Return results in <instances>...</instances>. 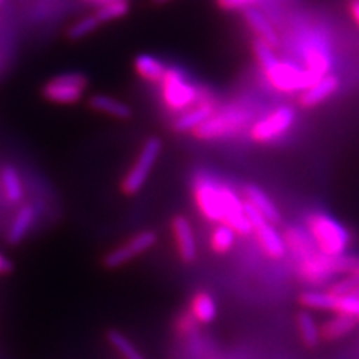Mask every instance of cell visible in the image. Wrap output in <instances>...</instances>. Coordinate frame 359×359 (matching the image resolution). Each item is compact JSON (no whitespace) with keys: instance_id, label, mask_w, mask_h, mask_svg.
Masks as SVG:
<instances>
[{"instance_id":"cell-1","label":"cell","mask_w":359,"mask_h":359,"mask_svg":"<svg viewBox=\"0 0 359 359\" xmlns=\"http://www.w3.org/2000/svg\"><path fill=\"white\" fill-rule=\"evenodd\" d=\"M192 196L201 216L212 223H223L237 235L249 237L253 232L245 216L244 198L207 172H198L192 180Z\"/></svg>"},{"instance_id":"cell-2","label":"cell","mask_w":359,"mask_h":359,"mask_svg":"<svg viewBox=\"0 0 359 359\" xmlns=\"http://www.w3.org/2000/svg\"><path fill=\"white\" fill-rule=\"evenodd\" d=\"M306 231L316 249L327 256H344L352 243L346 226L322 211L310 212L306 219Z\"/></svg>"},{"instance_id":"cell-3","label":"cell","mask_w":359,"mask_h":359,"mask_svg":"<svg viewBox=\"0 0 359 359\" xmlns=\"http://www.w3.org/2000/svg\"><path fill=\"white\" fill-rule=\"evenodd\" d=\"M359 262V256H327L316 250L304 259L297 261V273L302 282L322 286L335 276H347Z\"/></svg>"},{"instance_id":"cell-4","label":"cell","mask_w":359,"mask_h":359,"mask_svg":"<svg viewBox=\"0 0 359 359\" xmlns=\"http://www.w3.org/2000/svg\"><path fill=\"white\" fill-rule=\"evenodd\" d=\"M252 120V114L240 107H229L220 111L216 109L205 123L194 130V137L199 141H212L232 137L240 133Z\"/></svg>"},{"instance_id":"cell-5","label":"cell","mask_w":359,"mask_h":359,"mask_svg":"<svg viewBox=\"0 0 359 359\" xmlns=\"http://www.w3.org/2000/svg\"><path fill=\"white\" fill-rule=\"evenodd\" d=\"M159 86L163 104L174 112H184L201 99L198 88L187 80L184 72L178 67H166Z\"/></svg>"},{"instance_id":"cell-6","label":"cell","mask_w":359,"mask_h":359,"mask_svg":"<svg viewBox=\"0 0 359 359\" xmlns=\"http://www.w3.org/2000/svg\"><path fill=\"white\" fill-rule=\"evenodd\" d=\"M162 149L163 142L157 137H150L144 142L137 161L133 162L130 170L121 180L120 187L123 194L126 196H133L140 194V190L145 186V183H147L156 162L159 161Z\"/></svg>"},{"instance_id":"cell-7","label":"cell","mask_w":359,"mask_h":359,"mask_svg":"<svg viewBox=\"0 0 359 359\" xmlns=\"http://www.w3.org/2000/svg\"><path fill=\"white\" fill-rule=\"evenodd\" d=\"M266 81L282 93H301L302 90L313 86L320 78L314 76L306 67L295 63L277 60L264 71Z\"/></svg>"},{"instance_id":"cell-8","label":"cell","mask_w":359,"mask_h":359,"mask_svg":"<svg viewBox=\"0 0 359 359\" xmlns=\"http://www.w3.org/2000/svg\"><path fill=\"white\" fill-rule=\"evenodd\" d=\"M88 87V78L80 72L54 76L42 87V96L57 105H74L83 99Z\"/></svg>"},{"instance_id":"cell-9","label":"cell","mask_w":359,"mask_h":359,"mask_svg":"<svg viewBox=\"0 0 359 359\" xmlns=\"http://www.w3.org/2000/svg\"><path fill=\"white\" fill-rule=\"evenodd\" d=\"M245 216L249 219L253 233L256 235V240L259 243L261 249L265 255L271 259L280 261L287 255L286 243L283 238V233H280L271 222H268L259 211L253 208L249 202L244 201Z\"/></svg>"},{"instance_id":"cell-10","label":"cell","mask_w":359,"mask_h":359,"mask_svg":"<svg viewBox=\"0 0 359 359\" xmlns=\"http://www.w3.org/2000/svg\"><path fill=\"white\" fill-rule=\"evenodd\" d=\"M297 114L294 108L280 107L257 120L250 129V138L257 144H268L283 137L294 126Z\"/></svg>"},{"instance_id":"cell-11","label":"cell","mask_w":359,"mask_h":359,"mask_svg":"<svg viewBox=\"0 0 359 359\" xmlns=\"http://www.w3.org/2000/svg\"><path fill=\"white\" fill-rule=\"evenodd\" d=\"M156 244H157V233L154 231L138 232L137 235H133L128 243L121 244L116 247V249L108 252L104 256L102 264L107 269H117L123 265H126L132 259H135V257L149 252Z\"/></svg>"},{"instance_id":"cell-12","label":"cell","mask_w":359,"mask_h":359,"mask_svg":"<svg viewBox=\"0 0 359 359\" xmlns=\"http://www.w3.org/2000/svg\"><path fill=\"white\" fill-rule=\"evenodd\" d=\"M171 229L180 259L184 264L195 262L198 257V244L194 228L189 219L183 215L174 216L171 220Z\"/></svg>"},{"instance_id":"cell-13","label":"cell","mask_w":359,"mask_h":359,"mask_svg":"<svg viewBox=\"0 0 359 359\" xmlns=\"http://www.w3.org/2000/svg\"><path fill=\"white\" fill-rule=\"evenodd\" d=\"M216 104L210 97H205L192 107L182 112L174 121L172 129L177 133H189L196 130L202 123H205L216 112Z\"/></svg>"},{"instance_id":"cell-14","label":"cell","mask_w":359,"mask_h":359,"mask_svg":"<svg viewBox=\"0 0 359 359\" xmlns=\"http://www.w3.org/2000/svg\"><path fill=\"white\" fill-rule=\"evenodd\" d=\"M339 87H340L339 78L332 74L325 75L313 86L302 90L298 97V104L306 109L318 107L323 104L325 100H328L337 90H339Z\"/></svg>"},{"instance_id":"cell-15","label":"cell","mask_w":359,"mask_h":359,"mask_svg":"<svg viewBox=\"0 0 359 359\" xmlns=\"http://www.w3.org/2000/svg\"><path fill=\"white\" fill-rule=\"evenodd\" d=\"M244 20L249 27L253 30L256 39L265 42L269 47L277 50L280 47V38L276 29L273 27L271 21H269L261 11L255 8L244 9Z\"/></svg>"},{"instance_id":"cell-16","label":"cell","mask_w":359,"mask_h":359,"mask_svg":"<svg viewBox=\"0 0 359 359\" xmlns=\"http://www.w3.org/2000/svg\"><path fill=\"white\" fill-rule=\"evenodd\" d=\"M243 198L245 202H249L253 208L259 211L268 222L277 224L282 220V215H280L278 208L261 187H257L255 184H245L243 189Z\"/></svg>"},{"instance_id":"cell-17","label":"cell","mask_w":359,"mask_h":359,"mask_svg":"<svg viewBox=\"0 0 359 359\" xmlns=\"http://www.w3.org/2000/svg\"><path fill=\"white\" fill-rule=\"evenodd\" d=\"M304 67L316 78L328 75L332 67L330 51L322 43H311L304 48Z\"/></svg>"},{"instance_id":"cell-18","label":"cell","mask_w":359,"mask_h":359,"mask_svg":"<svg viewBox=\"0 0 359 359\" xmlns=\"http://www.w3.org/2000/svg\"><path fill=\"white\" fill-rule=\"evenodd\" d=\"M283 238L286 243L287 253L294 256L297 261L304 259V257L318 250L306 229L289 226L283 233Z\"/></svg>"},{"instance_id":"cell-19","label":"cell","mask_w":359,"mask_h":359,"mask_svg":"<svg viewBox=\"0 0 359 359\" xmlns=\"http://www.w3.org/2000/svg\"><path fill=\"white\" fill-rule=\"evenodd\" d=\"M133 69L141 80L150 84H161L166 72L165 63L151 54L142 53L133 59Z\"/></svg>"},{"instance_id":"cell-20","label":"cell","mask_w":359,"mask_h":359,"mask_svg":"<svg viewBox=\"0 0 359 359\" xmlns=\"http://www.w3.org/2000/svg\"><path fill=\"white\" fill-rule=\"evenodd\" d=\"M88 105L96 112H102L118 120H129L133 117V111L126 102L108 95H93L88 99Z\"/></svg>"},{"instance_id":"cell-21","label":"cell","mask_w":359,"mask_h":359,"mask_svg":"<svg viewBox=\"0 0 359 359\" xmlns=\"http://www.w3.org/2000/svg\"><path fill=\"white\" fill-rule=\"evenodd\" d=\"M189 313L196 323L208 325L217 316V304L208 292L199 290L189 302Z\"/></svg>"},{"instance_id":"cell-22","label":"cell","mask_w":359,"mask_h":359,"mask_svg":"<svg viewBox=\"0 0 359 359\" xmlns=\"http://www.w3.org/2000/svg\"><path fill=\"white\" fill-rule=\"evenodd\" d=\"M359 323V319L346 316V314H334L320 327V339L325 341L340 340L347 334H351Z\"/></svg>"},{"instance_id":"cell-23","label":"cell","mask_w":359,"mask_h":359,"mask_svg":"<svg viewBox=\"0 0 359 359\" xmlns=\"http://www.w3.org/2000/svg\"><path fill=\"white\" fill-rule=\"evenodd\" d=\"M35 219H36V210L32 205H22L18 210L17 216L14 217L13 223H11V226L8 229V233H6L8 243L14 245V244H20L22 240H25L27 232L33 226V223H35Z\"/></svg>"},{"instance_id":"cell-24","label":"cell","mask_w":359,"mask_h":359,"mask_svg":"<svg viewBox=\"0 0 359 359\" xmlns=\"http://www.w3.org/2000/svg\"><path fill=\"white\" fill-rule=\"evenodd\" d=\"M298 332L302 343H304L309 349H314L320 343V328L318 327L316 320L309 311H299L297 316Z\"/></svg>"},{"instance_id":"cell-25","label":"cell","mask_w":359,"mask_h":359,"mask_svg":"<svg viewBox=\"0 0 359 359\" xmlns=\"http://www.w3.org/2000/svg\"><path fill=\"white\" fill-rule=\"evenodd\" d=\"M2 187L5 198L11 204H20L22 198H25L21 177L14 166L8 165L2 170Z\"/></svg>"},{"instance_id":"cell-26","label":"cell","mask_w":359,"mask_h":359,"mask_svg":"<svg viewBox=\"0 0 359 359\" xmlns=\"http://www.w3.org/2000/svg\"><path fill=\"white\" fill-rule=\"evenodd\" d=\"M237 233L228 224L217 223L216 228L210 233V247L216 255H228L235 245Z\"/></svg>"},{"instance_id":"cell-27","label":"cell","mask_w":359,"mask_h":359,"mask_svg":"<svg viewBox=\"0 0 359 359\" xmlns=\"http://www.w3.org/2000/svg\"><path fill=\"white\" fill-rule=\"evenodd\" d=\"M130 11V2L129 0H109V2L97 6V11L95 15L100 21V25L105 22H111L126 17Z\"/></svg>"},{"instance_id":"cell-28","label":"cell","mask_w":359,"mask_h":359,"mask_svg":"<svg viewBox=\"0 0 359 359\" xmlns=\"http://www.w3.org/2000/svg\"><path fill=\"white\" fill-rule=\"evenodd\" d=\"M107 339L109 344L114 347V349L125 358V359H145L135 344L128 339V337L118 330H109L107 332Z\"/></svg>"},{"instance_id":"cell-29","label":"cell","mask_w":359,"mask_h":359,"mask_svg":"<svg viewBox=\"0 0 359 359\" xmlns=\"http://www.w3.org/2000/svg\"><path fill=\"white\" fill-rule=\"evenodd\" d=\"M331 310L334 314H346L359 319V297L356 295H335L331 292Z\"/></svg>"},{"instance_id":"cell-30","label":"cell","mask_w":359,"mask_h":359,"mask_svg":"<svg viewBox=\"0 0 359 359\" xmlns=\"http://www.w3.org/2000/svg\"><path fill=\"white\" fill-rule=\"evenodd\" d=\"M99 26H100V21L97 20V17L95 14L86 15L78 21H75L74 25L69 27V30H67V38H69L71 41H81L86 36L92 35V33Z\"/></svg>"},{"instance_id":"cell-31","label":"cell","mask_w":359,"mask_h":359,"mask_svg":"<svg viewBox=\"0 0 359 359\" xmlns=\"http://www.w3.org/2000/svg\"><path fill=\"white\" fill-rule=\"evenodd\" d=\"M252 47H253L255 57H256L257 63H259L262 71L268 69L269 66L278 60V57L276 55V50L269 47V45H266L265 42H262L259 39H255L253 43H252Z\"/></svg>"},{"instance_id":"cell-32","label":"cell","mask_w":359,"mask_h":359,"mask_svg":"<svg viewBox=\"0 0 359 359\" xmlns=\"http://www.w3.org/2000/svg\"><path fill=\"white\" fill-rule=\"evenodd\" d=\"M196 325H198L196 320L192 316H190V313L187 311V313L182 314V316L177 319L175 330H177V332L180 335H190V334L195 331Z\"/></svg>"},{"instance_id":"cell-33","label":"cell","mask_w":359,"mask_h":359,"mask_svg":"<svg viewBox=\"0 0 359 359\" xmlns=\"http://www.w3.org/2000/svg\"><path fill=\"white\" fill-rule=\"evenodd\" d=\"M256 0H217V4L224 11H238V9H247Z\"/></svg>"},{"instance_id":"cell-34","label":"cell","mask_w":359,"mask_h":359,"mask_svg":"<svg viewBox=\"0 0 359 359\" xmlns=\"http://www.w3.org/2000/svg\"><path fill=\"white\" fill-rule=\"evenodd\" d=\"M11 271H13V262L0 253V274H9Z\"/></svg>"},{"instance_id":"cell-35","label":"cell","mask_w":359,"mask_h":359,"mask_svg":"<svg viewBox=\"0 0 359 359\" xmlns=\"http://www.w3.org/2000/svg\"><path fill=\"white\" fill-rule=\"evenodd\" d=\"M349 11H351V15L353 17V20L356 21V25L359 26V0H352L349 5Z\"/></svg>"},{"instance_id":"cell-36","label":"cell","mask_w":359,"mask_h":359,"mask_svg":"<svg viewBox=\"0 0 359 359\" xmlns=\"http://www.w3.org/2000/svg\"><path fill=\"white\" fill-rule=\"evenodd\" d=\"M84 2H87V4H93V5L100 6V5H104V4L109 2V0H84Z\"/></svg>"},{"instance_id":"cell-37","label":"cell","mask_w":359,"mask_h":359,"mask_svg":"<svg viewBox=\"0 0 359 359\" xmlns=\"http://www.w3.org/2000/svg\"><path fill=\"white\" fill-rule=\"evenodd\" d=\"M156 4H166V2H170V0H154Z\"/></svg>"},{"instance_id":"cell-38","label":"cell","mask_w":359,"mask_h":359,"mask_svg":"<svg viewBox=\"0 0 359 359\" xmlns=\"http://www.w3.org/2000/svg\"><path fill=\"white\" fill-rule=\"evenodd\" d=\"M0 2H2V0H0Z\"/></svg>"}]
</instances>
